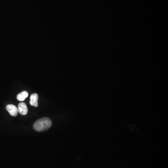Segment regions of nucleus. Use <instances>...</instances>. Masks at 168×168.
I'll use <instances>...</instances> for the list:
<instances>
[{
	"mask_svg": "<svg viewBox=\"0 0 168 168\" xmlns=\"http://www.w3.org/2000/svg\"><path fill=\"white\" fill-rule=\"evenodd\" d=\"M17 108H18V113H19L23 115V116L26 115L28 112L27 105L25 103H20L18 105V107Z\"/></svg>",
	"mask_w": 168,
	"mask_h": 168,
	"instance_id": "obj_3",
	"label": "nucleus"
},
{
	"mask_svg": "<svg viewBox=\"0 0 168 168\" xmlns=\"http://www.w3.org/2000/svg\"><path fill=\"white\" fill-rule=\"evenodd\" d=\"M6 109L11 116H16L18 114V108L14 105L12 104L8 105L6 106Z\"/></svg>",
	"mask_w": 168,
	"mask_h": 168,
	"instance_id": "obj_2",
	"label": "nucleus"
},
{
	"mask_svg": "<svg viewBox=\"0 0 168 168\" xmlns=\"http://www.w3.org/2000/svg\"><path fill=\"white\" fill-rule=\"evenodd\" d=\"M28 96V92L26 91H23L18 94L17 96V99L19 101H23Z\"/></svg>",
	"mask_w": 168,
	"mask_h": 168,
	"instance_id": "obj_5",
	"label": "nucleus"
},
{
	"mask_svg": "<svg viewBox=\"0 0 168 168\" xmlns=\"http://www.w3.org/2000/svg\"><path fill=\"white\" fill-rule=\"evenodd\" d=\"M52 122L49 118H43L37 120L34 124V128L36 131L42 132L48 129L51 127Z\"/></svg>",
	"mask_w": 168,
	"mask_h": 168,
	"instance_id": "obj_1",
	"label": "nucleus"
},
{
	"mask_svg": "<svg viewBox=\"0 0 168 168\" xmlns=\"http://www.w3.org/2000/svg\"><path fill=\"white\" fill-rule=\"evenodd\" d=\"M30 104L34 107H37L38 106V99L39 96L37 94H31L30 97Z\"/></svg>",
	"mask_w": 168,
	"mask_h": 168,
	"instance_id": "obj_4",
	"label": "nucleus"
}]
</instances>
